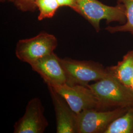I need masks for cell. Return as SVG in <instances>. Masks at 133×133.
Returning a JSON list of instances; mask_svg holds the SVG:
<instances>
[{
	"mask_svg": "<svg viewBox=\"0 0 133 133\" xmlns=\"http://www.w3.org/2000/svg\"><path fill=\"white\" fill-rule=\"evenodd\" d=\"M51 87L65 99L77 114L86 109H99L98 100L88 87L66 83Z\"/></svg>",
	"mask_w": 133,
	"mask_h": 133,
	"instance_id": "8992f818",
	"label": "cell"
},
{
	"mask_svg": "<svg viewBox=\"0 0 133 133\" xmlns=\"http://www.w3.org/2000/svg\"><path fill=\"white\" fill-rule=\"evenodd\" d=\"M60 6L69 7L76 12L77 5L76 0H57Z\"/></svg>",
	"mask_w": 133,
	"mask_h": 133,
	"instance_id": "9a60e30c",
	"label": "cell"
},
{
	"mask_svg": "<svg viewBox=\"0 0 133 133\" xmlns=\"http://www.w3.org/2000/svg\"><path fill=\"white\" fill-rule=\"evenodd\" d=\"M76 12L92 26L96 32H100V22L105 20L107 24L118 22L121 25L126 21V9L122 3L115 6L105 5L98 0H76Z\"/></svg>",
	"mask_w": 133,
	"mask_h": 133,
	"instance_id": "7a4b0ae2",
	"label": "cell"
},
{
	"mask_svg": "<svg viewBox=\"0 0 133 133\" xmlns=\"http://www.w3.org/2000/svg\"><path fill=\"white\" fill-rule=\"evenodd\" d=\"M44 110L42 101L38 98L29 101L24 115L14 124V133H43L48 125Z\"/></svg>",
	"mask_w": 133,
	"mask_h": 133,
	"instance_id": "52a82bcc",
	"label": "cell"
},
{
	"mask_svg": "<svg viewBox=\"0 0 133 133\" xmlns=\"http://www.w3.org/2000/svg\"><path fill=\"white\" fill-rule=\"evenodd\" d=\"M88 87L98 100L100 110L129 107L133 105L131 88L109 72L105 77Z\"/></svg>",
	"mask_w": 133,
	"mask_h": 133,
	"instance_id": "6da1fadb",
	"label": "cell"
},
{
	"mask_svg": "<svg viewBox=\"0 0 133 133\" xmlns=\"http://www.w3.org/2000/svg\"><path fill=\"white\" fill-rule=\"evenodd\" d=\"M1 2H4V0H0Z\"/></svg>",
	"mask_w": 133,
	"mask_h": 133,
	"instance_id": "ac0fdd59",
	"label": "cell"
},
{
	"mask_svg": "<svg viewBox=\"0 0 133 133\" xmlns=\"http://www.w3.org/2000/svg\"><path fill=\"white\" fill-rule=\"evenodd\" d=\"M66 75V84L88 87L91 81H97L108 74L107 68L93 61L78 60L70 58H61Z\"/></svg>",
	"mask_w": 133,
	"mask_h": 133,
	"instance_id": "3957f363",
	"label": "cell"
},
{
	"mask_svg": "<svg viewBox=\"0 0 133 133\" xmlns=\"http://www.w3.org/2000/svg\"><path fill=\"white\" fill-rule=\"evenodd\" d=\"M10 1V2H14V1L15 0H4V2L5 1Z\"/></svg>",
	"mask_w": 133,
	"mask_h": 133,
	"instance_id": "e0dca14e",
	"label": "cell"
},
{
	"mask_svg": "<svg viewBox=\"0 0 133 133\" xmlns=\"http://www.w3.org/2000/svg\"><path fill=\"white\" fill-rule=\"evenodd\" d=\"M37 0H15V6L22 12H34L37 9L36 2Z\"/></svg>",
	"mask_w": 133,
	"mask_h": 133,
	"instance_id": "5bb4252c",
	"label": "cell"
},
{
	"mask_svg": "<svg viewBox=\"0 0 133 133\" xmlns=\"http://www.w3.org/2000/svg\"><path fill=\"white\" fill-rule=\"evenodd\" d=\"M48 86L66 84V75L62 66L61 58L53 52L43 57L30 65Z\"/></svg>",
	"mask_w": 133,
	"mask_h": 133,
	"instance_id": "ba28073f",
	"label": "cell"
},
{
	"mask_svg": "<svg viewBox=\"0 0 133 133\" xmlns=\"http://www.w3.org/2000/svg\"><path fill=\"white\" fill-rule=\"evenodd\" d=\"M128 108L83 110L78 114V133H104L109 125L125 113Z\"/></svg>",
	"mask_w": 133,
	"mask_h": 133,
	"instance_id": "5b68a950",
	"label": "cell"
},
{
	"mask_svg": "<svg viewBox=\"0 0 133 133\" xmlns=\"http://www.w3.org/2000/svg\"><path fill=\"white\" fill-rule=\"evenodd\" d=\"M104 133H133V105L114 120Z\"/></svg>",
	"mask_w": 133,
	"mask_h": 133,
	"instance_id": "8fae6325",
	"label": "cell"
},
{
	"mask_svg": "<svg viewBox=\"0 0 133 133\" xmlns=\"http://www.w3.org/2000/svg\"><path fill=\"white\" fill-rule=\"evenodd\" d=\"M107 70L110 75L124 85L130 87L133 78V50L127 53L117 65L107 67Z\"/></svg>",
	"mask_w": 133,
	"mask_h": 133,
	"instance_id": "30bf717a",
	"label": "cell"
},
{
	"mask_svg": "<svg viewBox=\"0 0 133 133\" xmlns=\"http://www.w3.org/2000/svg\"><path fill=\"white\" fill-rule=\"evenodd\" d=\"M55 112L56 133H78V114L66 101L50 86H48Z\"/></svg>",
	"mask_w": 133,
	"mask_h": 133,
	"instance_id": "9c48e42d",
	"label": "cell"
},
{
	"mask_svg": "<svg viewBox=\"0 0 133 133\" xmlns=\"http://www.w3.org/2000/svg\"><path fill=\"white\" fill-rule=\"evenodd\" d=\"M117 3L123 4L126 14V21L124 24L116 26H109L105 30L111 34L129 32L133 35V0H115Z\"/></svg>",
	"mask_w": 133,
	"mask_h": 133,
	"instance_id": "7c38bea8",
	"label": "cell"
},
{
	"mask_svg": "<svg viewBox=\"0 0 133 133\" xmlns=\"http://www.w3.org/2000/svg\"><path fill=\"white\" fill-rule=\"evenodd\" d=\"M36 4L39 10L38 21L52 18L60 7L57 0H37Z\"/></svg>",
	"mask_w": 133,
	"mask_h": 133,
	"instance_id": "4fadbf2b",
	"label": "cell"
},
{
	"mask_svg": "<svg viewBox=\"0 0 133 133\" xmlns=\"http://www.w3.org/2000/svg\"><path fill=\"white\" fill-rule=\"evenodd\" d=\"M131 87V89H132V90L133 92V78L132 81V82H131V87Z\"/></svg>",
	"mask_w": 133,
	"mask_h": 133,
	"instance_id": "2e32d148",
	"label": "cell"
},
{
	"mask_svg": "<svg viewBox=\"0 0 133 133\" xmlns=\"http://www.w3.org/2000/svg\"><path fill=\"white\" fill-rule=\"evenodd\" d=\"M57 46L58 40L54 35L42 31L32 38L19 40L16 46L15 55L20 61L30 65L54 52Z\"/></svg>",
	"mask_w": 133,
	"mask_h": 133,
	"instance_id": "277c9868",
	"label": "cell"
}]
</instances>
